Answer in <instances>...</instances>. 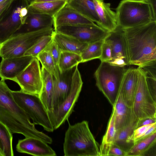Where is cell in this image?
<instances>
[{
    "mask_svg": "<svg viewBox=\"0 0 156 156\" xmlns=\"http://www.w3.org/2000/svg\"><path fill=\"white\" fill-rule=\"evenodd\" d=\"M0 122L12 134L20 133L25 137L37 138L48 144L52 142L51 137L36 128L28 116L16 102L12 90L3 79L0 80Z\"/></svg>",
    "mask_w": 156,
    "mask_h": 156,
    "instance_id": "6da1fadb",
    "label": "cell"
},
{
    "mask_svg": "<svg viewBox=\"0 0 156 156\" xmlns=\"http://www.w3.org/2000/svg\"><path fill=\"white\" fill-rule=\"evenodd\" d=\"M122 30L129 65L141 68L156 63V21Z\"/></svg>",
    "mask_w": 156,
    "mask_h": 156,
    "instance_id": "7a4b0ae2",
    "label": "cell"
},
{
    "mask_svg": "<svg viewBox=\"0 0 156 156\" xmlns=\"http://www.w3.org/2000/svg\"><path fill=\"white\" fill-rule=\"evenodd\" d=\"M68 123L63 144L64 156H100L99 144L88 122L83 120L73 125Z\"/></svg>",
    "mask_w": 156,
    "mask_h": 156,
    "instance_id": "3957f363",
    "label": "cell"
},
{
    "mask_svg": "<svg viewBox=\"0 0 156 156\" xmlns=\"http://www.w3.org/2000/svg\"><path fill=\"white\" fill-rule=\"evenodd\" d=\"M115 12L116 27L122 29L154 21L150 6L144 0H122Z\"/></svg>",
    "mask_w": 156,
    "mask_h": 156,
    "instance_id": "277c9868",
    "label": "cell"
},
{
    "mask_svg": "<svg viewBox=\"0 0 156 156\" xmlns=\"http://www.w3.org/2000/svg\"><path fill=\"white\" fill-rule=\"evenodd\" d=\"M124 67L101 62L94 73L96 85L111 105L115 104L125 73Z\"/></svg>",
    "mask_w": 156,
    "mask_h": 156,
    "instance_id": "5b68a950",
    "label": "cell"
},
{
    "mask_svg": "<svg viewBox=\"0 0 156 156\" xmlns=\"http://www.w3.org/2000/svg\"><path fill=\"white\" fill-rule=\"evenodd\" d=\"M12 94L16 102L34 125L41 126L48 132L54 131L48 111L38 96L21 90L12 91Z\"/></svg>",
    "mask_w": 156,
    "mask_h": 156,
    "instance_id": "8992f818",
    "label": "cell"
},
{
    "mask_svg": "<svg viewBox=\"0 0 156 156\" xmlns=\"http://www.w3.org/2000/svg\"><path fill=\"white\" fill-rule=\"evenodd\" d=\"M53 27L13 36L0 44V57L6 58L21 57L41 37L51 35Z\"/></svg>",
    "mask_w": 156,
    "mask_h": 156,
    "instance_id": "52a82bcc",
    "label": "cell"
},
{
    "mask_svg": "<svg viewBox=\"0 0 156 156\" xmlns=\"http://www.w3.org/2000/svg\"><path fill=\"white\" fill-rule=\"evenodd\" d=\"M137 69L138 79L132 107L133 112L139 120L156 119V97L149 89L144 72L141 68Z\"/></svg>",
    "mask_w": 156,
    "mask_h": 156,
    "instance_id": "ba28073f",
    "label": "cell"
},
{
    "mask_svg": "<svg viewBox=\"0 0 156 156\" xmlns=\"http://www.w3.org/2000/svg\"><path fill=\"white\" fill-rule=\"evenodd\" d=\"M29 5L27 0H13L0 17V44L11 37L24 23Z\"/></svg>",
    "mask_w": 156,
    "mask_h": 156,
    "instance_id": "9c48e42d",
    "label": "cell"
},
{
    "mask_svg": "<svg viewBox=\"0 0 156 156\" xmlns=\"http://www.w3.org/2000/svg\"><path fill=\"white\" fill-rule=\"evenodd\" d=\"M83 82L78 68L76 66L73 72L70 92L66 98L48 115L54 130L59 128L72 113L81 91Z\"/></svg>",
    "mask_w": 156,
    "mask_h": 156,
    "instance_id": "30bf717a",
    "label": "cell"
},
{
    "mask_svg": "<svg viewBox=\"0 0 156 156\" xmlns=\"http://www.w3.org/2000/svg\"><path fill=\"white\" fill-rule=\"evenodd\" d=\"M54 30L88 44L104 40L109 33L95 23L61 26L57 27Z\"/></svg>",
    "mask_w": 156,
    "mask_h": 156,
    "instance_id": "8fae6325",
    "label": "cell"
},
{
    "mask_svg": "<svg viewBox=\"0 0 156 156\" xmlns=\"http://www.w3.org/2000/svg\"><path fill=\"white\" fill-rule=\"evenodd\" d=\"M13 81L19 85L23 91L39 96L41 90L42 79L38 59L34 58Z\"/></svg>",
    "mask_w": 156,
    "mask_h": 156,
    "instance_id": "7c38bea8",
    "label": "cell"
},
{
    "mask_svg": "<svg viewBox=\"0 0 156 156\" xmlns=\"http://www.w3.org/2000/svg\"><path fill=\"white\" fill-rule=\"evenodd\" d=\"M35 57L31 56L2 58L0 62V77L5 80H13L19 75Z\"/></svg>",
    "mask_w": 156,
    "mask_h": 156,
    "instance_id": "4fadbf2b",
    "label": "cell"
},
{
    "mask_svg": "<svg viewBox=\"0 0 156 156\" xmlns=\"http://www.w3.org/2000/svg\"><path fill=\"white\" fill-rule=\"evenodd\" d=\"M17 151L35 156H55V151L43 140L33 137H25L19 140L16 146Z\"/></svg>",
    "mask_w": 156,
    "mask_h": 156,
    "instance_id": "5bb4252c",
    "label": "cell"
},
{
    "mask_svg": "<svg viewBox=\"0 0 156 156\" xmlns=\"http://www.w3.org/2000/svg\"><path fill=\"white\" fill-rule=\"evenodd\" d=\"M75 67L62 73L58 79H56L52 76L54 96L52 109L51 112L56 108L68 95L71 88L72 75Z\"/></svg>",
    "mask_w": 156,
    "mask_h": 156,
    "instance_id": "9a60e30c",
    "label": "cell"
},
{
    "mask_svg": "<svg viewBox=\"0 0 156 156\" xmlns=\"http://www.w3.org/2000/svg\"><path fill=\"white\" fill-rule=\"evenodd\" d=\"M53 18L54 30L61 26L94 23L70 7L67 3L59 11Z\"/></svg>",
    "mask_w": 156,
    "mask_h": 156,
    "instance_id": "2e32d148",
    "label": "cell"
},
{
    "mask_svg": "<svg viewBox=\"0 0 156 156\" xmlns=\"http://www.w3.org/2000/svg\"><path fill=\"white\" fill-rule=\"evenodd\" d=\"M53 17L46 15L29 12L24 23L12 36L53 27Z\"/></svg>",
    "mask_w": 156,
    "mask_h": 156,
    "instance_id": "e0dca14e",
    "label": "cell"
},
{
    "mask_svg": "<svg viewBox=\"0 0 156 156\" xmlns=\"http://www.w3.org/2000/svg\"><path fill=\"white\" fill-rule=\"evenodd\" d=\"M99 19L98 25L108 32L114 30L117 26L115 12L111 10L110 4L104 0H93Z\"/></svg>",
    "mask_w": 156,
    "mask_h": 156,
    "instance_id": "ac0fdd59",
    "label": "cell"
},
{
    "mask_svg": "<svg viewBox=\"0 0 156 156\" xmlns=\"http://www.w3.org/2000/svg\"><path fill=\"white\" fill-rule=\"evenodd\" d=\"M104 41L111 47L112 59L122 58L128 63L127 46L122 29L116 27L114 30L109 32Z\"/></svg>",
    "mask_w": 156,
    "mask_h": 156,
    "instance_id": "d6986e66",
    "label": "cell"
},
{
    "mask_svg": "<svg viewBox=\"0 0 156 156\" xmlns=\"http://www.w3.org/2000/svg\"><path fill=\"white\" fill-rule=\"evenodd\" d=\"M138 120L133 112L128 123L123 128L116 130L114 143L126 153L134 144L131 136L134 130L136 128Z\"/></svg>",
    "mask_w": 156,
    "mask_h": 156,
    "instance_id": "ffe728a7",
    "label": "cell"
},
{
    "mask_svg": "<svg viewBox=\"0 0 156 156\" xmlns=\"http://www.w3.org/2000/svg\"><path fill=\"white\" fill-rule=\"evenodd\" d=\"M112 106L115 113V126L117 130L128 123L133 112L132 108L129 106L126 101L121 87Z\"/></svg>",
    "mask_w": 156,
    "mask_h": 156,
    "instance_id": "44dd1931",
    "label": "cell"
},
{
    "mask_svg": "<svg viewBox=\"0 0 156 156\" xmlns=\"http://www.w3.org/2000/svg\"><path fill=\"white\" fill-rule=\"evenodd\" d=\"M138 79V70L130 68L124 74L121 87L126 101L129 107L133 106Z\"/></svg>",
    "mask_w": 156,
    "mask_h": 156,
    "instance_id": "7402d4cb",
    "label": "cell"
},
{
    "mask_svg": "<svg viewBox=\"0 0 156 156\" xmlns=\"http://www.w3.org/2000/svg\"><path fill=\"white\" fill-rule=\"evenodd\" d=\"M53 41L56 43L61 51H66L80 55L88 44L82 42L70 36L54 31Z\"/></svg>",
    "mask_w": 156,
    "mask_h": 156,
    "instance_id": "603a6c76",
    "label": "cell"
},
{
    "mask_svg": "<svg viewBox=\"0 0 156 156\" xmlns=\"http://www.w3.org/2000/svg\"><path fill=\"white\" fill-rule=\"evenodd\" d=\"M42 83L41 90L39 96L48 112L52 109L54 86L52 76L44 68L41 69Z\"/></svg>",
    "mask_w": 156,
    "mask_h": 156,
    "instance_id": "cb8c5ba5",
    "label": "cell"
},
{
    "mask_svg": "<svg viewBox=\"0 0 156 156\" xmlns=\"http://www.w3.org/2000/svg\"><path fill=\"white\" fill-rule=\"evenodd\" d=\"M67 2L64 1L34 2L30 4L29 12L49 16L53 17Z\"/></svg>",
    "mask_w": 156,
    "mask_h": 156,
    "instance_id": "d4e9b609",
    "label": "cell"
},
{
    "mask_svg": "<svg viewBox=\"0 0 156 156\" xmlns=\"http://www.w3.org/2000/svg\"><path fill=\"white\" fill-rule=\"evenodd\" d=\"M67 4L84 16L97 24L99 23L93 0H70Z\"/></svg>",
    "mask_w": 156,
    "mask_h": 156,
    "instance_id": "484cf974",
    "label": "cell"
},
{
    "mask_svg": "<svg viewBox=\"0 0 156 156\" xmlns=\"http://www.w3.org/2000/svg\"><path fill=\"white\" fill-rule=\"evenodd\" d=\"M156 132L135 143L127 153L126 156H142L155 145Z\"/></svg>",
    "mask_w": 156,
    "mask_h": 156,
    "instance_id": "4316f807",
    "label": "cell"
},
{
    "mask_svg": "<svg viewBox=\"0 0 156 156\" xmlns=\"http://www.w3.org/2000/svg\"><path fill=\"white\" fill-rule=\"evenodd\" d=\"M12 133L0 122V156H13Z\"/></svg>",
    "mask_w": 156,
    "mask_h": 156,
    "instance_id": "83f0119b",
    "label": "cell"
},
{
    "mask_svg": "<svg viewBox=\"0 0 156 156\" xmlns=\"http://www.w3.org/2000/svg\"><path fill=\"white\" fill-rule=\"evenodd\" d=\"M82 63L80 55L70 52L61 51L59 68L60 73L75 68Z\"/></svg>",
    "mask_w": 156,
    "mask_h": 156,
    "instance_id": "f1b7e54d",
    "label": "cell"
},
{
    "mask_svg": "<svg viewBox=\"0 0 156 156\" xmlns=\"http://www.w3.org/2000/svg\"><path fill=\"white\" fill-rule=\"evenodd\" d=\"M116 132L115 113L113 108L106 132L103 136L101 144L99 146L100 153L105 151L114 143Z\"/></svg>",
    "mask_w": 156,
    "mask_h": 156,
    "instance_id": "f546056e",
    "label": "cell"
},
{
    "mask_svg": "<svg viewBox=\"0 0 156 156\" xmlns=\"http://www.w3.org/2000/svg\"><path fill=\"white\" fill-rule=\"evenodd\" d=\"M104 40L88 44L80 55L82 59V63L100 58Z\"/></svg>",
    "mask_w": 156,
    "mask_h": 156,
    "instance_id": "4dcf8cb0",
    "label": "cell"
},
{
    "mask_svg": "<svg viewBox=\"0 0 156 156\" xmlns=\"http://www.w3.org/2000/svg\"><path fill=\"white\" fill-rule=\"evenodd\" d=\"M48 45L44 50L39 53L36 58L40 62L42 67L44 68L53 76L55 77V66L48 48Z\"/></svg>",
    "mask_w": 156,
    "mask_h": 156,
    "instance_id": "1f68e13d",
    "label": "cell"
},
{
    "mask_svg": "<svg viewBox=\"0 0 156 156\" xmlns=\"http://www.w3.org/2000/svg\"><path fill=\"white\" fill-rule=\"evenodd\" d=\"M52 34L45 35L41 37L26 52L24 56H31L36 57L53 40Z\"/></svg>",
    "mask_w": 156,
    "mask_h": 156,
    "instance_id": "d6a6232c",
    "label": "cell"
},
{
    "mask_svg": "<svg viewBox=\"0 0 156 156\" xmlns=\"http://www.w3.org/2000/svg\"><path fill=\"white\" fill-rule=\"evenodd\" d=\"M48 48L55 66V77H54L57 79L59 78L61 74L59 70V63L61 51L53 40L48 45Z\"/></svg>",
    "mask_w": 156,
    "mask_h": 156,
    "instance_id": "836d02e7",
    "label": "cell"
},
{
    "mask_svg": "<svg viewBox=\"0 0 156 156\" xmlns=\"http://www.w3.org/2000/svg\"><path fill=\"white\" fill-rule=\"evenodd\" d=\"M112 58L111 47L109 44L104 40L102 46L101 55L99 59L101 62H108Z\"/></svg>",
    "mask_w": 156,
    "mask_h": 156,
    "instance_id": "e575fe53",
    "label": "cell"
},
{
    "mask_svg": "<svg viewBox=\"0 0 156 156\" xmlns=\"http://www.w3.org/2000/svg\"><path fill=\"white\" fill-rule=\"evenodd\" d=\"M155 123L143 126L135 129L131 136V139L134 144L136 142L145 134L147 130Z\"/></svg>",
    "mask_w": 156,
    "mask_h": 156,
    "instance_id": "d590c367",
    "label": "cell"
},
{
    "mask_svg": "<svg viewBox=\"0 0 156 156\" xmlns=\"http://www.w3.org/2000/svg\"><path fill=\"white\" fill-rule=\"evenodd\" d=\"M127 153L114 143L108 148L105 156H126Z\"/></svg>",
    "mask_w": 156,
    "mask_h": 156,
    "instance_id": "8d00e7d4",
    "label": "cell"
},
{
    "mask_svg": "<svg viewBox=\"0 0 156 156\" xmlns=\"http://www.w3.org/2000/svg\"><path fill=\"white\" fill-rule=\"evenodd\" d=\"M155 122H156V119L147 118L141 120H139L137 124L136 128L143 126L152 124Z\"/></svg>",
    "mask_w": 156,
    "mask_h": 156,
    "instance_id": "74e56055",
    "label": "cell"
},
{
    "mask_svg": "<svg viewBox=\"0 0 156 156\" xmlns=\"http://www.w3.org/2000/svg\"><path fill=\"white\" fill-rule=\"evenodd\" d=\"M13 0H6L0 3V17L9 8Z\"/></svg>",
    "mask_w": 156,
    "mask_h": 156,
    "instance_id": "f35d334b",
    "label": "cell"
},
{
    "mask_svg": "<svg viewBox=\"0 0 156 156\" xmlns=\"http://www.w3.org/2000/svg\"><path fill=\"white\" fill-rule=\"evenodd\" d=\"M150 5L151 8L154 20L156 21V0H144Z\"/></svg>",
    "mask_w": 156,
    "mask_h": 156,
    "instance_id": "ab89813d",
    "label": "cell"
},
{
    "mask_svg": "<svg viewBox=\"0 0 156 156\" xmlns=\"http://www.w3.org/2000/svg\"><path fill=\"white\" fill-rule=\"evenodd\" d=\"M69 1H70V0H36L34 2H46V1H64L68 3Z\"/></svg>",
    "mask_w": 156,
    "mask_h": 156,
    "instance_id": "60d3db41",
    "label": "cell"
},
{
    "mask_svg": "<svg viewBox=\"0 0 156 156\" xmlns=\"http://www.w3.org/2000/svg\"><path fill=\"white\" fill-rule=\"evenodd\" d=\"M36 0H27L29 4L34 2Z\"/></svg>",
    "mask_w": 156,
    "mask_h": 156,
    "instance_id": "b9f144b4",
    "label": "cell"
},
{
    "mask_svg": "<svg viewBox=\"0 0 156 156\" xmlns=\"http://www.w3.org/2000/svg\"><path fill=\"white\" fill-rule=\"evenodd\" d=\"M6 0H0V3H1L5 1Z\"/></svg>",
    "mask_w": 156,
    "mask_h": 156,
    "instance_id": "7bdbcfd3",
    "label": "cell"
}]
</instances>
